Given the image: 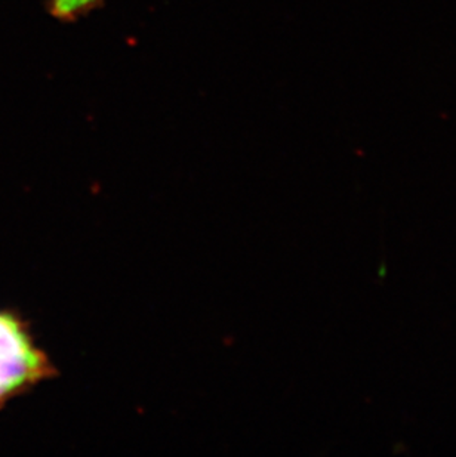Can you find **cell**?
I'll return each mask as SVG.
<instances>
[{"instance_id":"cell-1","label":"cell","mask_w":456,"mask_h":457,"mask_svg":"<svg viewBox=\"0 0 456 457\" xmlns=\"http://www.w3.org/2000/svg\"><path fill=\"white\" fill-rule=\"evenodd\" d=\"M58 376L31 333L30 324L13 310H0V410L45 380Z\"/></svg>"},{"instance_id":"cell-2","label":"cell","mask_w":456,"mask_h":457,"mask_svg":"<svg viewBox=\"0 0 456 457\" xmlns=\"http://www.w3.org/2000/svg\"><path fill=\"white\" fill-rule=\"evenodd\" d=\"M103 6V0H47L52 18L61 22H76Z\"/></svg>"}]
</instances>
